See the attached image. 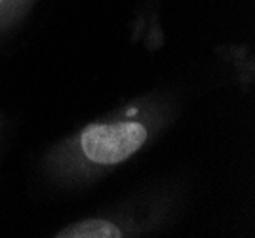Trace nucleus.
Returning a JSON list of instances; mask_svg holds the SVG:
<instances>
[{
	"label": "nucleus",
	"mask_w": 255,
	"mask_h": 238,
	"mask_svg": "<svg viewBox=\"0 0 255 238\" xmlns=\"http://www.w3.org/2000/svg\"><path fill=\"white\" fill-rule=\"evenodd\" d=\"M147 139V130L135 122L92 124L82 131V151L97 164H118L137 152Z\"/></svg>",
	"instance_id": "nucleus-1"
},
{
	"label": "nucleus",
	"mask_w": 255,
	"mask_h": 238,
	"mask_svg": "<svg viewBox=\"0 0 255 238\" xmlns=\"http://www.w3.org/2000/svg\"><path fill=\"white\" fill-rule=\"evenodd\" d=\"M57 238H120L122 233L105 219H86L63 229Z\"/></svg>",
	"instance_id": "nucleus-2"
}]
</instances>
